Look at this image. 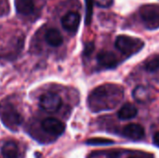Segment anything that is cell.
Wrapping results in <instances>:
<instances>
[{"label": "cell", "mask_w": 159, "mask_h": 158, "mask_svg": "<svg viewBox=\"0 0 159 158\" xmlns=\"http://www.w3.org/2000/svg\"><path fill=\"white\" fill-rule=\"evenodd\" d=\"M123 92V88L112 84L98 87L89 97V107L94 112L113 109L122 99Z\"/></svg>", "instance_id": "cell-1"}, {"label": "cell", "mask_w": 159, "mask_h": 158, "mask_svg": "<svg viewBox=\"0 0 159 158\" xmlns=\"http://www.w3.org/2000/svg\"><path fill=\"white\" fill-rule=\"evenodd\" d=\"M0 118L3 124L11 130H16L22 121L20 113L15 106L8 102L0 103Z\"/></svg>", "instance_id": "cell-2"}, {"label": "cell", "mask_w": 159, "mask_h": 158, "mask_svg": "<svg viewBox=\"0 0 159 158\" xmlns=\"http://www.w3.org/2000/svg\"><path fill=\"white\" fill-rule=\"evenodd\" d=\"M116 47L123 54L130 56L139 52L144 47V43L143 40L136 37L119 35L116 39Z\"/></svg>", "instance_id": "cell-3"}, {"label": "cell", "mask_w": 159, "mask_h": 158, "mask_svg": "<svg viewBox=\"0 0 159 158\" xmlns=\"http://www.w3.org/2000/svg\"><path fill=\"white\" fill-rule=\"evenodd\" d=\"M140 16L146 28L156 30L159 28V5L146 4L140 7Z\"/></svg>", "instance_id": "cell-4"}, {"label": "cell", "mask_w": 159, "mask_h": 158, "mask_svg": "<svg viewBox=\"0 0 159 158\" xmlns=\"http://www.w3.org/2000/svg\"><path fill=\"white\" fill-rule=\"evenodd\" d=\"M62 101L61 98L53 92H47L44 95L41 96L39 100V105L40 107L49 113L56 112L60 109L61 106Z\"/></svg>", "instance_id": "cell-5"}, {"label": "cell", "mask_w": 159, "mask_h": 158, "mask_svg": "<svg viewBox=\"0 0 159 158\" xmlns=\"http://www.w3.org/2000/svg\"><path fill=\"white\" fill-rule=\"evenodd\" d=\"M41 126L47 133L54 136H60L65 130V125L61 120L54 117H48L44 119Z\"/></svg>", "instance_id": "cell-6"}, {"label": "cell", "mask_w": 159, "mask_h": 158, "mask_svg": "<svg viewBox=\"0 0 159 158\" xmlns=\"http://www.w3.org/2000/svg\"><path fill=\"white\" fill-rule=\"evenodd\" d=\"M80 20L81 16L79 13L70 11L61 18V25L66 31L70 33H75L80 24Z\"/></svg>", "instance_id": "cell-7"}, {"label": "cell", "mask_w": 159, "mask_h": 158, "mask_svg": "<svg viewBox=\"0 0 159 158\" xmlns=\"http://www.w3.org/2000/svg\"><path fill=\"white\" fill-rule=\"evenodd\" d=\"M123 135L131 141L137 142V141H141L144 138L145 131L142 125L136 124V123H131V124L127 125L123 129Z\"/></svg>", "instance_id": "cell-8"}, {"label": "cell", "mask_w": 159, "mask_h": 158, "mask_svg": "<svg viewBox=\"0 0 159 158\" xmlns=\"http://www.w3.org/2000/svg\"><path fill=\"white\" fill-rule=\"evenodd\" d=\"M98 63L104 68H114L117 65L118 60L116 56L110 51H102L97 56Z\"/></svg>", "instance_id": "cell-9"}, {"label": "cell", "mask_w": 159, "mask_h": 158, "mask_svg": "<svg viewBox=\"0 0 159 158\" xmlns=\"http://www.w3.org/2000/svg\"><path fill=\"white\" fill-rule=\"evenodd\" d=\"M134 100L140 103H146L151 101V91L144 86H137L132 92Z\"/></svg>", "instance_id": "cell-10"}, {"label": "cell", "mask_w": 159, "mask_h": 158, "mask_svg": "<svg viewBox=\"0 0 159 158\" xmlns=\"http://www.w3.org/2000/svg\"><path fill=\"white\" fill-rule=\"evenodd\" d=\"M138 114L137 108L131 104V103H126L124 104L118 111L117 116L121 120H129L134 118Z\"/></svg>", "instance_id": "cell-11"}, {"label": "cell", "mask_w": 159, "mask_h": 158, "mask_svg": "<svg viewBox=\"0 0 159 158\" xmlns=\"http://www.w3.org/2000/svg\"><path fill=\"white\" fill-rule=\"evenodd\" d=\"M45 39L47 43L51 47H59L63 42V38L61 33L56 29H48L46 33Z\"/></svg>", "instance_id": "cell-12"}, {"label": "cell", "mask_w": 159, "mask_h": 158, "mask_svg": "<svg viewBox=\"0 0 159 158\" xmlns=\"http://www.w3.org/2000/svg\"><path fill=\"white\" fill-rule=\"evenodd\" d=\"M16 9L19 14L29 15L34 9V0H16Z\"/></svg>", "instance_id": "cell-13"}, {"label": "cell", "mask_w": 159, "mask_h": 158, "mask_svg": "<svg viewBox=\"0 0 159 158\" xmlns=\"http://www.w3.org/2000/svg\"><path fill=\"white\" fill-rule=\"evenodd\" d=\"M1 153L5 158H18L19 149L16 143L12 142H8L2 146Z\"/></svg>", "instance_id": "cell-14"}, {"label": "cell", "mask_w": 159, "mask_h": 158, "mask_svg": "<svg viewBox=\"0 0 159 158\" xmlns=\"http://www.w3.org/2000/svg\"><path fill=\"white\" fill-rule=\"evenodd\" d=\"M86 143L89 145H108V144H113L114 141L105 138H91L88 140Z\"/></svg>", "instance_id": "cell-15"}, {"label": "cell", "mask_w": 159, "mask_h": 158, "mask_svg": "<svg viewBox=\"0 0 159 158\" xmlns=\"http://www.w3.org/2000/svg\"><path fill=\"white\" fill-rule=\"evenodd\" d=\"M93 0H86V23L89 25L92 19Z\"/></svg>", "instance_id": "cell-16"}, {"label": "cell", "mask_w": 159, "mask_h": 158, "mask_svg": "<svg viewBox=\"0 0 159 158\" xmlns=\"http://www.w3.org/2000/svg\"><path fill=\"white\" fill-rule=\"evenodd\" d=\"M145 69L149 72H155L159 69V56L152 59L145 64Z\"/></svg>", "instance_id": "cell-17"}, {"label": "cell", "mask_w": 159, "mask_h": 158, "mask_svg": "<svg viewBox=\"0 0 159 158\" xmlns=\"http://www.w3.org/2000/svg\"><path fill=\"white\" fill-rule=\"evenodd\" d=\"M93 2L100 7H103V8H106V7H110L113 3H114V0H93Z\"/></svg>", "instance_id": "cell-18"}, {"label": "cell", "mask_w": 159, "mask_h": 158, "mask_svg": "<svg viewBox=\"0 0 159 158\" xmlns=\"http://www.w3.org/2000/svg\"><path fill=\"white\" fill-rule=\"evenodd\" d=\"M93 49H94V45H93V43H88V44L86 45V47H85V51H84L85 55H87V56L90 55V54L92 53Z\"/></svg>", "instance_id": "cell-19"}, {"label": "cell", "mask_w": 159, "mask_h": 158, "mask_svg": "<svg viewBox=\"0 0 159 158\" xmlns=\"http://www.w3.org/2000/svg\"><path fill=\"white\" fill-rule=\"evenodd\" d=\"M153 141H154V143H155L157 146H158L159 147V131L158 132H157V133L154 135Z\"/></svg>", "instance_id": "cell-20"}, {"label": "cell", "mask_w": 159, "mask_h": 158, "mask_svg": "<svg viewBox=\"0 0 159 158\" xmlns=\"http://www.w3.org/2000/svg\"><path fill=\"white\" fill-rule=\"evenodd\" d=\"M131 158H136V157H131Z\"/></svg>", "instance_id": "cell-21"}]
</instances>
